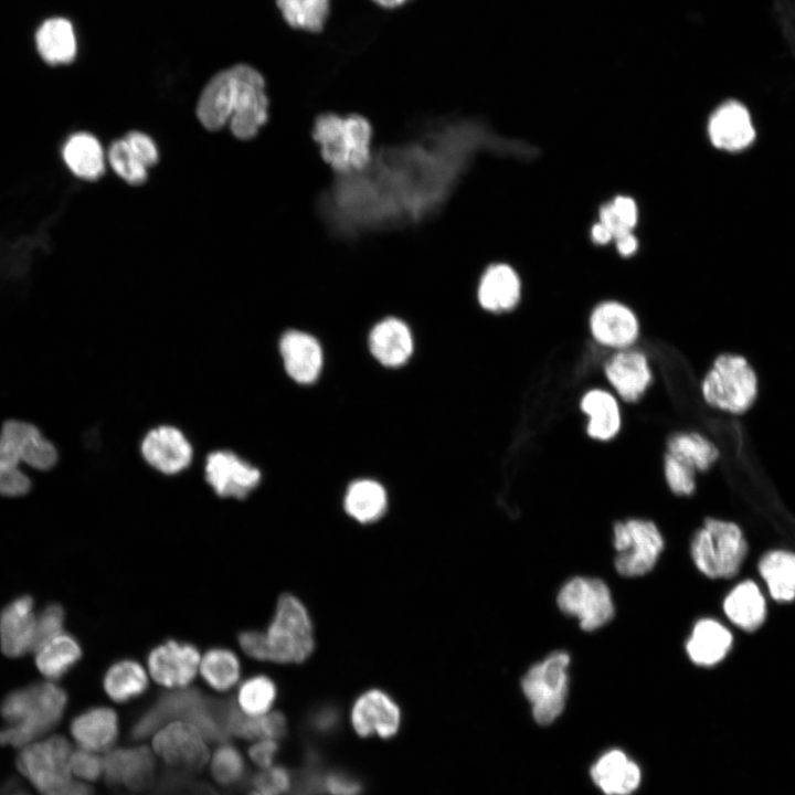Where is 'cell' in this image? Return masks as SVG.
Masks as SVG:
<instances>
[{"label":"cell","mask_w":795,"mask_h":795,"mask_svg":"<svg viewBox=\"0 0 795 795\" xmlns=\"http://www.w3.org/2000/svg\"><path fill=\"white\" fill-rule=\"evenodd\" d=\"M107 160L113 170L126 182L140 184L147 179V167L123 137L108 148Z\"/></svg>","instance_id":"42"},{"label":"cell","mask_w":795,"mask_h":795,"mask_svg":"<svg viewBox=\"0 0 795 795\" xmlns=\"http://www.w3.org/2000/svg\"><path fill=\"white\" fill-rule=\"evenodd\" d=\"M614 241L617 251L624 256H629L637 250L638 243L632 232L617 236Z\"/></svg>","instance_id":"55"},{"label":"cell","mask_w":795,"mask_h":795,"mask_svg":"<svg viewBox=\"0 0 795 795\" xmlns=\"http://www.w3.org/2000/svg\"><path fill=\"white\" fill-rule=\"evenodd\" d=\"M292 784L290 772L280 765L263 768L253 778L255 789L268 795H283L292 788Z\"/></svg>","instance_id":"49"},{"label":"cell","mask_w":795,"mask_h":795,"mask_svg":"<svg viewBox=\"0 0 795 795\" xmlns=\"http://www.w3.org/2000/svg\"><path fill=\"white\" fill-rule=\"evenodd\" d=\"M60 159L74 177L85 181H95L105 171L104 149L88 131L67 135L60 147Z\"/></svg>","instance_id":"27"},{"label":"cell","mask_w":795,"mask_h":795,"mask_svg":"<svg viewBox=\"0 0 795 795\" xmlns=\"http://www.w3.org/2000/svg\"><path fill=\"white\" fill-rule=\"evenodd\" d=\"M369 344L378 361L388 367L403 364L413 349L407 326L396 318H386L375 325L370 333Z\"/></svg>","instance_id":"31"},{"label":"cell","mask_w":795,"mask_h":795,"mask_svg":"<svg viewBox=\"0 0 795 795\" xmlns=\"http://www.w3.org/2000/svg\"><path fill=\"white\" fill-rule=\"evenodd\" d=\"M363 789L362 781L344 770L332 768L321 773L322 795H362Z\"/></svg>","instance_id":"47"},{"label":"cell","mask_w":795,"mask_h":795,"mask_svg":"<svg viewBox=\"0 0 795 795\" xmlns=\"http://www.w3.org/2000/svg\"><path fill=\"white\" fill-rule=\"evenodd\" d=\"M45 795H94L93 791L85 784V782H77L71 780L64 786L54 789Z\"/></svg>","instance_id":"54"},{"label":"cell","mask_w":795,"mask_h":795,"mask_svg":"<svg viewBox=\"0 0 795 795\" xmlns=\"http://www.w3.org/2000/svg\"><path fill=\"white\" fill-rule=\"evenodd\" d=\"M124 138L147 168L158 161L157 146L148 135L141 131H129Z\"/></svg>","instance_id":"51"},{"label":"cell","mask_w":795,"mask_h":795,"mask_svg":"<svg viewBox=\"0 0 795 795\" xmlns=\"http://www.w3.org/2000/svg\"><path fill=\"white\" fill-rule=\"evenodd\" d=\"M732 643V633L724 625L712 618H702L695 624L686 651L693 664L711 667L727 656Z\"/></svg>","instance_id":"30"},{"label":"cell","mask_w":795,"mask_h":795,"mask_svg":"<svg viewBox=\"0 0 795 795\" xmlns=\"http://www.w3.org/2000/svg\"><path fill=\"white\" fill-rule=\"evenodd\" d=\"M558 606L566 615L577 618L584 630L605 625L614 615L608 586L600 579L576 576L568 581L558 594Z\"/></svg>","instance_id":"11"},{"label":"cell","mask_w":795,"mask_h":795,"mask_svg":"<svg viewBox=\"0 0 795 795\" xmlns=\"http://www.w3.org/2000/svg\"><path fill=\"white\" fill-rule=\"evenodd\" d=\"M579 407L587 417L586 435L597 442H610L621 432L623 425L619 399L603 388H592L583 393Z\"/></svg>","instance_id":"23"},{"label":"cell","mask_w":795,"mask_h":795,"mask_svg":"<svg viewBox=\"0 0 795 795\" xmlns=\"http://www.w3.org/2000/svg\"><path fill=\"white\" fill-rule=\"evenodd\" d=\"M603 372L615 395L625 403L638 402L654 381L646 353L634 347L614 351Z\"/></svg>","instance_id":"14"},{"label":"cell","mask_w":795,"mask_h":795,"mask_svg":"<svg viewBox=\"0 0 795 795\" xmlns=\"http://www.w3.org/2000/svg\"><path fill=\"white\" fill-rule=\"evenodd\" d=\"M239 644L250 657L279 664L303 662L315 647L311 619L305 605L292 594H283L265 632L244 630Z\"/></svg>","instance_id":"3"},{"label":"cell","mask_w":795,"mask_h":795,"mask_svg":"<svg viewBox=\"0 0 795 795\" xmlns=\"http://www.w3.org/2000/svg\"><path fill=\"white\" fill-rule=\"evenodd\" d=\"M9 795H29V794L23 793V792H14V793H11V794H9Z\"/></svg>","instance_id":"59"},{"label":"cell","mask_w":795,"mask_h":795,"mask_svg":"<svg viewBox=\"0 0 795 795\" xmlns=\"http://www.w3.org/2000/svg\"><path fill=\"white\" fill-rule=\"evenodd\" d=\"M708 134L714 147L731 152L748 149L756 137L749 109L738 100H728L712 113Z\"/></svg>","instance_id":"18"},{"label":"cell","mask_w":795,"mask_h":795,"mask_svg":"<svg viewBox=\"0 0 795 795\" xmlns=\"http://www.w3.org/2000/svg\"><path fill=\"white\" fill-rule=\"evenodd\" d=\"M383 9H396L406 4L410 0H371Z\"/></svg>","instance_id":"57"},{"label":"cell","mask_w":795,"mask_h":795,"mask_svg":"<svg viewBox=\"0 0 795 795\" xmlns=\"http://www.w3.org/2000/svg\"><path fill=\"white\" fill-rule=\"evenodd\" d=\"M103 686L113 701L124 703L141 696L147 690L148 677L139 662L132 659H123L107 669Z\"/></svg>","instance_id":"35"},{"label":"cell","mask_w":795,"mask_h":795,"mask_svg":"<svg viewBox=\"0 0 795 795\" xmlns=\"http://www.w3.org/2000/svg\"><path fill=\"white\" fill-rule=\"evenodd\" d=\"M266 80L245 62L216 71L204 84L197 102V116L209 130L230 124L239 139L253 138L268 118Z\"/></svg>","instance_id":"1"},{"label":"cell","mask_w":795,"mask_h":795,"mask_svg":"<svg viewBox=\"0 0 795 795\" xmlns=\"http://www.w3.org/2000/svg\"><path fill=\"white\" fill-rule=\"evenodd\" d=\"M206 701L208 698L193 688H180L163 693L136 721L131 735L135 739H144L169 722L189 721Z\"/></svg>","instance_id":"19"},{"label":"cell","mask_w":795,"mask_h":795,"mask_svg":"<svg viewBox=\"0 0 795 795\" xmlns=\"http://www.w3.org/2000/svg\"><path fill=\"white\" fill-rule=\"evenodd\" d=\"M205 480L223 498H246L259 484L261 471L230 451H216L205 460Z\"/></svg>","instance_id":"16"},{"label":"cell","mask_w":795,"mask_h":795,"mask_svg":"<svg viewBox=\"0 0 795 795\" xmlns=\"http://www.w3.org/2000/svg\"><path fill=\"white\" fill-rule=\"evenodd\" d=\"M757 375L741 354L722 353L712 362L700 383L703 401L729 414L746 412L757 398Z\"/></svg>","instance_id":"6"},{"label":"cell","mask_w":795,"mask_h":795,"mask_svg":"<svg viewBox=\"0 0 795 795\" xmlns=\"http://www.w3.org/2000/svg\"><path fill=\"white\" fill-rule=\"evenodd\" d=\"M279 352L288 375L298 383L314 382L321 370L322 351L310 335L289 330L279 341Z\"/></svg>","instance_id":"24"},{"label":"cell","mask_w":795,"mask_h":795,"mask_svg":"<svg viewBox=\"0 0 795 795\" xmlns=\"http://www.w3.org/2000/svg\"><path fill=\"white\" fill-rule=\"evenodd\" d=\"M103 767L109 783L139 787L150 780L155 762L151 751L145 746L115 749L106 752Z\"/></svg>","instance_id":"29"},{"label":"cell","mask_w":795,"mask_h":795,"mask_svg":"<svg viewBox=\"0 0 795 795\" xmlns=\"http://www.w3.org/2000/svg\"><path fill=\"white\" fill-rule=\"evenodd\" d=\"M60 462V451L34 423L8 418L0 427V497L28 496L34 486L30 470L47 473Z\"/></svg>","instance_id":"2"},{"label":"cell","mask_w":795,"mask_h":795,"mask_svg":"<svg viewBox=\"0 0 795 795\" xmlns=\"http://www.w3.org/2000/svg\"><path fill=\"white\" fill-rule=\"evenodd\" d=\"M662 469L665 481L674 495L690 496L696 490L697 471L670 453L664 454Z\"/></svg>","instance_id":"45"},{"label":"cell","mask_w":795,"mask_h":795,"mask_svg":"<svg viewBox=\"0 0 795 795\" xmlns=\"http://www.w3.org/2000/svg\"><path fill=\"white\" fill-rule=\"evenodd\" d=\"M591 777L606 795H629L638 787L642 774L633 760L615 749L602 754L592 765Z\"/></svg>","instance_id":"28"},{"label":"cell","mask_w":795,"mask_h":795,"mask_svg":"<svg viewBox=\"0 0 795 795\" xmlns=\"http://www.w3.org/2000/svg\"><path fill=\"white\" fill-rule=\"evenodd\" d=\"M286 732V718L278 711L259 717H250L237 711L230 721V733L248 740L273 739L278 741Z\"/></svg>","instance_id":"40"},{"label":"cell","mask_w":795,"mask_h":795,"mask_svg":"<svg viewBox=\"0 0 795 795\" xmlns=\"http://www.w3.org/2000/svg\"><path fill=\"white\" fill-rule=\"evenodd\" d=\"M340 724V714L335 707H321L309 717L310 729L324 736L333 734Z\"/></svg>","instance_id":"52"},{"label":"cell","mask_w":795,"mask_h":795,"mask_svg":"<svg viewBox=\"0 0 795 795\" xmlns=\"http://www.w3.org/2000/svg\"><path fill=\"white\" fill-rule=\"evenodd\" d=\"M723 611L735 626L745 632L756 630L766 618L765 598L753 581L738 584L725 596Z\"/></svg>","instance_id":"32"},{"label":"cell","mask_w":795,"mask_h":795,"mask_svg":"<svg viewBox=\"0 0 795 795\" xmlns=\"http://www.w3.org/2000/svg\"><path fill=\"white\" fill-rule=\"evenodd\" d=\"M402 714L398 703L384 691L370 689L360 695L350 711V723L361 738H394L401 727Z\"/></svg>","instance_id":"15"},{"label":"cell","mask_w":795,"mask_h":795,"mask_svg":"<svg viewBox=\"0 0 795 795\" xmlns=\"http://www.w3.org/2000/svg\"><path fill=\"white\" fill-rule=\"evenodd\" d=\"M595 343L613 351L635 346L640 337V322L635 311L617 300L597 304L587 320Z\"/></svg>","instance_id":"13"},{"label":"cell","mask_w":795,"mask_h":795,"mask_svg":"<svg viewBox=\"0 0 795 795\" xmlns=\"http://www.w3.org/2000/svg\"><path fill=\"white\" fill-rule=\"evenodd\" d=\"M759 572L777 602L795 598V554L784 550L767 552L759 562Z\"/></svg>","instance_id":"34"},{"label":"cell","mask_w":795,"mask_h":795,"mask_svg":"<svg viewBox=\"0 0 795 795\" xmlns=\"http://www.w3.org/2000/svg\"><path fill=\"white\" fill-rule=\"evenodd\" d=\"M278 750L279 744L277 740L259 739L248 749V756L258 767L263 770L273 765Z\"/></svg>","instance_id":"53"},{"label":"cell","mask_w":795,"mask_h":795,"mask_svg":"<svg viewBox=\"0 0 795 795\" xmlns=\"http://www.w3.org/2000/svg\"><path fill=\"white\" fill-rule=\"evenodd\" d=\"M211 773L222 785H234L245 775V761L241 752L230 743H222L211 757Z\"/></svg>","instance_id":"43"},{"label":"cell","mask_w":795,"mask_h":795,"mask_svg":"<svg viewBox=\"0 0 795 795\" xmlns=\"http://www.w3.org/2000/svg\"><path fill=\"white\" fill-rule=\"evenodd\" d=\"M592 239L598 244H606L613 240L611 231L601 222L592 227Z\"/></svg>","instance_id":"56"},{"label":"cell","mask_w":795,"mask_h":795,"mask_svg":"<svg viewBox=\"0 0 795 795\" xmlns=\"http://www.w3.org/2000/svg\"><path fill=\"white\" fill-rule=\"evenodd\" d=\"M39 671L50 681L67 674L81 659L82 648L72 635L63 632L34 650Z\"/></svg>","instance_id":"33"},{"label":"cell","mask_w":795,"mask_h":795,"mask_svg":"<svg viewBox=\"0 0 795 795\" xmlns=\"http://www.w3.org/2000/svg\"><path fill=\"white\" fill-rule=\"evenodd\" d=\"M277 696L275 682L267 676L255 675L244 680L237 692V708L250 717L268 713Z\"/></svg>","instance_id":"41"},{"label":"cell","mask_w":795,"mask_h":795,"mask_svg":"<svg viewBox=\"0 0 795 795\" xmlns=\"http://www.w3.org/2000/svg\"><path fill=\"white\" fill-rule=\"evenodd\" d=\"M64 621V610L60 604L52 603L45 606L36 615L34 650L63 633Z\"/></svg>","instance_id":"46"},{"label":"cell","mask_w":795,"mask_h":795,"mask_svg":"<svg viewBox=\"0 0 795 795\" xmlns=\"http://www.w3.org/2000/svg\"><path fill=\"white\" fill-rule=\"evenodd\" d=\"M34 46L41 61L50 67L74 63L80 52L77 31L65 17L43 20L34 33Z\"/></svg>","instance_id":"22"},{"label":"cell","mask_w":795,"mask_h":795,"mask_svg":"<svg viewBox=\"0 0 795 795\" xmlns=\"http://www.w3.org/2000/svg\"><path fill=\"white\" fill-rule=\"evenodd\" d=\"M283 22L293 30L318 33L324 30L330 0H275Z\"/></svg>","instance_id":"38"},{"label":"cell","mask_w":795,"mask_h":795,"mask_svg":"<svg viewBox=\"0 0 795 795\" xmlns=\"http://www.w3.org/2000/svg\"><path fill=\"white\" fill-rule=\"evenodd\" d=\"M774 11L782 33L795 55V0H775Z\"/></svg>","instance_id":"50"},{"label":"cell","mask_w":795,"mask_h":795,"mask_svg":"<svg viewBox=\"0 0 795 795\" xmlns=\"http://www.w3.org/2000/svg\"><path fill=\"white\" fill-rule=\"evenodd\" d=\"M748 552L740 527L731 521L708 518L691 540L690 553L697 569L710 579L734 576Z\"/></svg>","instance_id":"7"},{"label":"cell","mask_w":795,"mask_h":795,"mask_svg":"<svg viewBox=\"0 0 795 795\" xmlns=\"http://www.w3.org/2000/svg\"><path fill=\"white\" fill-rule=\"evenodd\" d=\"M73 750L65 736L47 734L19 749L17 770L31 786L45 795L73 780L70 768Z\"/></svg>","instance_id":"8"},{"label":"cell","mask_w":795,"mask_h":795,"mask_svg":"<svg viewBox=\"0 0 795 795\" xmlns=\"http://www.w3.org/2000/svg\"><path fill=\"white\" fill-rule=\"evenodd\" d=\"M666 452L680 458L697 473L710 469L720 457L717 445L699 432H678L666 443Z\"/></svg>","instance_id":"36"},{"label":"cell","mask_w":795,"mask_h":795,"mask_svg":"<svg viewBox=\"0 0 795 795\" xmlns=\"http://www.w3.org/2000/svg\"><path fill=\"white\" fill-rule=\"evenodd\" d=\"M152 751L169 766L194 771L209 760L206 740L190 722L177 720L153 733Z\"/></svg>","instance_id":"12"},{"label":"cell","mask_w":795,"mask_h":795,"mask_svg":"<svg viewBox=\"0 0 795 795\" xmlns=\"http://www.w3.org/2000/svg\"><path fill=\"white\" fill-rule=\"evenodd\" d=\"M250 795H268V794H265V793H263V792H259V791H257V789H254V791H252V792L250 793Z\"/></svg>","instance_id":"58"},{"label":"cell","mask_w":795,"mask_h":795,"mask_svg":"<svg viewBox=\"0 0 795 795\" xmlns=\"http://www.w3.org/2000/svg\"><path fill=\"white\" fill-rule=\"evenodd\" d=\"M311 138L321 161L336 177L361 173L373 159L374 129L362 114H318Z\"/></svg>","instance_id":"5"},{"label":"cell","mask_w":795,"mask_h":795,"mask_svg":"<svg viewBox=\"0 0 795 795\" xmlns=\"http://www.w3.org/2000/svg\"><path fill=\"white\" fill-rule=\"evenodd\" d=\"M67 695L54 681H41L13 690L2 700L0 744L21 749L39 740L59 724Z\"/></svg>","instance_id":"4"},{"label":"cell","mask_w":795,"mask_h":795,"mask_svg":"<svg viewBox=\"0 0 795 795\" xmlns=\"http://www.w3.org/2000/svg\"><path fill=\"white\" fill-rule=\"evenodd\" d=\"M477 297L480 306L490 312L512 310L521 298V280L509 265H489L478 283Z\"/></svg>","instance_id":"25"},{"label":"cell","mask_w":795,"mask_h":795,"mask_svg":"<svg viewBox=\"0 0 795 795\" xmlns=\"http://www.w3.org/2000/svg\"><path fill=\"white\" fill-rule=\"evenodd\" d=\"M600 222L612 233L613 240L632 232L637 222V206L633 199L624 195L615 198L602 206Z\"/></svg>","instance_id":"44"},{"label":"cell","mask_w":795,"mask_h":795,"mask_svg":"<svg viewBox=\"0 0 795 795\" xmlns=\"http://www.w3.org/2000/svg\"><path fill=\"white\" fill-rule=\"evenodd\" d=\"M386 492L370 479L352 483L344 496V509L349 516L362 523L377 521L386 509Z\"/></svg>","instance_id":"37"},{"label":"cell","mask_w":795,"mask_h":795,"mask_svg":"<svg viewBox=\"0 0 795 795\" xmlns=\"http://www.w3.org/2000/svg\"><path fill=\"white\" fill-rule=\"evenodd\" d=\"M613 544L617 552L616 571L636 577L653 570L664 549V539L653 521L632 518L614 524Z\"/></svg>","instance_id":"10"},{"label":"cell","mask_w":795,"mask_h":795,"mask_svg":"<svg viewBox=\"0 0 795 795\" xmlns=\"http://www.w3.org/2000/svg\"><path fill=\"white\" fill-rule=\"evenodd\" d=\"M70 768L73 777L93 782L103 775V757L96 752L77 748L71 754Z\"/></svg>","instance_id":"48"},{"label":"cell","mask_w":795,"mask_h":795,"mask_svg":"<svg viewBox=\"0 0 795 795\" xmlns=\"http://www.w3.org/2000/svg\"><path fill=\"white\" fill-rule=\"evenodd\" d=\"M141 454L155 469L173 475L186 469L192 460V446L177 427L158 426L144 437Z\"/></svg>","instance_id":"20"},{"label":"cell","mask_w":795,"mask_h":795,"mask_svg":"<svg viewBox=\"0 0 795 795\" xmlns=\"http://www.w3.org/2000/svg\"><path fill=\"white\" fill-rule=\"evenodd\" d=\"M35 622L33 598L22 595L11 601L0 613V646L11 658L34 650Z\"/></svg>","instance_id":"21"},{"label":"cell","mask_w":795,"mask_h":795,"mask_svg":"<svg viewBox=\"0 0 795 795\" xmlns=\"http://www.w3.org/2000/svg\"><path fill=\"white\" fill-rule=\"evenodd\" d=\"M70 732L77 748L107 752L118 735V718L110 708L93 707L72 720Z\"/></svg>","instance_id":"26"},{"label":"cell","mask_w":795,"mask_h":795,"mask_svg":"<svg viewBox=\"0 0 795 795\" xmlns=\"http://www.w3.org/2000/svg\"><path fill=\"white\" fill-rule=\"evenodd\" d=\"M147 665L157 683L168 688H184L200 667V653L192 644L169 639L149 651Z\"/></svg>","instance_id":"17"},{"label":"cell","mask_w":795,"mask_h":795,"mask_svg":"<svg viewBox=\"0 0 795 795\" xmlns=\"http://www.w3.org/2000/svg\"><path fill=\"white\" fill-rule=\"evenodd\" d=\"M570 661L568 653L554 651L531 666L521 680L522 691L539 724H550L565 707Z\"/></svg>","instance_id":"9"},{"label":"cell","mask_w":795,"mask_h":795,"mask_svg":"<svg viewBox=\"0 0 795 795\" xmlns=\"http://www.w3.org/2000/svg\"><path fill=\"white\" fill-rule=\"evenodd\" d=\"M200 672L204 681L218 691L231 689L240 678V661L237 656L226 648L209 649L201 662Z\"/></svg>","instance_id":"39"}]
</instances>
